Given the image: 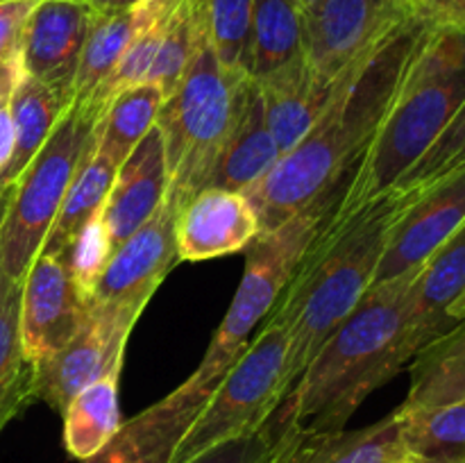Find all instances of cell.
Returning <instances> with one entry per match:
<instances>
[{
  "mask_svg": "<svg viewBox=\"0 0 465 463\" xmlns=\"http://www.w3.org/2000/svg\"><path fill=\"white\" fill-rule=\"evenodd\" d=\"M430 23L409 14L334 82L325 109L295 148L245 191L259 234L275 230L316 200L334 195L375 139Z\"/></svg>",
  "mask_w": 465,
  "mask_h": 463,
  "instance_id": "6da1fadb",
  "label": "cell"
},
{
  "mask_svg": "<svg viewBox=\"0 0 465 463\" xmlns=\"http://www.w3.org/2000/svg\"><path fill=\"white\" fill-rule=\"evenodd\" d=\"M418 272L372 284L300 375L282 404L300 434L345 429L368 395L416 357L409 307Z\"/></svg>",
  "mask_w": 465,
  "mask_h": 463,
  "instance_id": "7a4b0ae2",
  "label": "cell"
},
{
  "mask_svg": "<svg viewBox=\"0 0 465 463\" xmlns=\"http://www.w3.org/2000/svg\"><path fill=\"white\" fill-rule=\"evenodd\" d=\"M404 204V195L386 193L352 213H330L300 259L268 316L289 334L291 389L372 286L386 236Z\"/></svg>",
  "mask_w": 465,
  "mask_h": 463,
  "instance_id": "3957f363",
  "label": "cell"
},
{
  "mask_svg": "<svg viewBox=\"0 0 465 463\" xmlns=\"http://www.w3.org/2000/svg\"><path fill=\"white\" fill-rule=\"evenodd\" d=\"M463 103L465 32L431 25L331 213L343 216L384 198L443 134Z\"/></svg>",
  "mask_w": 465,
  "mask_h": 463,
  "instance_id": "277c9868",
  "label": "cell"
},
{
  "mask_svg": "<svg viewBox=\"0 0 465 463\" xmlns=\"http://www.w3.org/2000/svg\"><path fill=\"white\" fill-rule=\"evenodd\" d=\"M198 5V0H195ZM198 44L180 86L163 100L157 123L166 150L168 195L180 209L212 184L250 89L245 73L227 71L213 54L200 16Z\"/></svg>",
  "mask_w": 465,
  "mask_h": 463,
  "instance_id": "5b68a950",
  "label": "cell"
},
{
  "mask_svg": "<svg viewBox=\"0 0 465 463\" xmlns=\"http://www.w3.org/2000/svg\"><path fill=\"white\" fill-rule=\"evenodd\" d=\"M334 207L336 195L316 200L280 227L259 234L250 243L252 248L245 259L239 289L191 379L203 386H216L218 379L230 370L232 363L248 348L254 327L271 316L300 259L304 257Z\"/></svg>",
  "mask_w": 465,
  "mask_h": 463,
  "instance_id": "8992f818",
  "label": "cell"
},
{
  "mask_svg": "<svg viewBox=\"0 0 465 463\" xmlns=\"http://www.w3.org/2000/svg\"><path fill=\"white\" fill-rule=\"evenodd\" d=\"M95 123L80 109H68L44 148L7 189L0 218V280L23 284L89 148Z\"/></svg>",
  "mask_w": 465,
  "mask_h": 463,
  "instance_id": "52a82bcc",
  "label": "cell"
},
{
  "mask_svg": "<svg viewBox=\"0 0 465 463\" xmlns=\"http://www.w3.org/2000/svg\"><path fill=\"white\" fill-rule=\"evenodd\" d=\"M289 334L280 322L268 320L218 379L207 404L198 413L171 463H189L207 449L262 429L289 395Z\"/></svg>",
  "mask_w": 465,
  "mask_h": 463,
  "instance_id": "ba28073f",
  "label": "cell"
},
{
  "mask_svg": "<svg viewBox=\"0 0 465 463\" xmlns=\"http://www.w3.org/2000/svg\"><path fill=\"white\" fill-rule=\"evenodd\" d=\"M141 309L118 302H95L77 334L53 357L35 366V399L62 416L71 399L109 372L123 370L127 339Z\"/></svg>",
  "mask_w": 465,
  "mask_h": 463,
  "instance_id": "9c48e42d",
  "label": "cell"
},
{
  "mask_svg": "<svg viewBox=\"0 0 465 463\" xmlns=\"http://www.w3.org/2000/svg\"><path fill=\"white\" fill-rule=\"evenodd\" d=\"M407 0H318L302 12V54L313 75L334 84L404 16Z\"/></svg>",
  "mask_w": 465,
  "mask_h": 463,
  "instance_id": "30bf717a",
  "label": "cell"
},
{
  "mask_svg": "<svg viewBox=\"0 0 465 463\" xmlns=\"http://www.w3.org/2000/svg\"><path fill=\"white\" fill-rule=\"evenodd\" d=\"M89 291L80 284L68 252H39L21 286L18 330L27 361L39 363L64 348L91 311Z\"/></svg>",
  "mask_w": 465,
  "mask_h": 463,
  "instance_id": "8fae6325",
  "label": "cell"
},
{
  "mask_svg": "<svg viewBox=\"0 0 465 463\" xmlns=\"http://www.w3.org/2000/svg\"><path fill=\"white\" fill-rule=\"evenodd\" d=\"M391 225L372 284L418 272L465 221V163L416 193Z\"/></svg>",
  "mask_w": 465,
  "mask_h": 463,
  "instance_id": "7c38bea8",
  "label": "cell"
},
{
  "mask_svg": "<svg viewBox=\"0 0 465 463\" xmlns=\"http://www.w3.org/2000/svg\"><path fill=\"white\" fill-rule=\"evenodd\" d=\"M177 216L180 204L166 193L157 212L109 254L91 298L95 302L130 304L143 311L163 277L180 261Z\"/></svg>",
  "mask_w": 465,
  "mask_h": 463,
  "instance_id": "4fadbf2b",
  "label": "cell"
},
{
  "mask_svg": "<svg viewBox=\"0 0 465 463\" xmlns=\"http://www.w3.org/2000/svg\"><path fill=\"white\" fill-rule=\"evenodd\" d=\"M94 16V7L82 0H39L23 27V71L57 91L68 104Z\"/></svg>",
  "mask_w": 465,
  "mask_h": 463,
  "instance_id": "5bb4252c",
  "label": "cell"
},
{
  "mask_svg": "<svg viewBox=\"0 0 465 463\" xmlns=\"http://www.w3.org/2000/svg\"><path fill=\"white\" fill-rule=\"evenodd\" d=\"M213 386L189 379L171 395L123 422L118 434L82 463H171L182 436L198 418Z\"/></svg>",
  "mask_w": 465,
  "mask_h": 463,
  "instance_id": "9a60e30c",
  "label": "cell"
},
{
  "mask_svg": "<svg viewBox=\"0 0 465 463\" xmlns=\"http://www.w3.org/2000/svg\"><path fill=\"white\" fill-rule=\"evenodd\" d=\"M257 236V212L239 191L204 186L177 216L180 261H207L241 252Z\"/></svg>",
  "mask_w": 465,
  "mask_h": 463,
  "instance_id": "2e32d148",
  "label": "cell"
},
{
  "mask_svg": "<svg viewBox=\"0 0 465 463\" xmlns=\"http://www.w3.org/2000/svg\"><path fill=\"white\" fill-rule=\"evenodd\" d=\"M166 150L162 132L154 125L121 163L100 212L112 252L157 212L159 204L166 200Z\"/></svg>",
  "mask_w": 465,
  "mask_h": 463,
  "instance_id": "e0dca14e",
  "label": "cell"
},
{
  "mask_svg": "<svg viewBox=\"0 0 465 463\" xmlns=\"http://www.w3.org/2000/svg\"><path fill=\"white\" fill-rule=\"evenodd\" d=\"M252 82L262 98L266 125L280 150V157L295 148L312 130L334 89V84H325L313 75L304 62V54Z\"/></svg>",
  "mask_w": 465,
  "mask_h": 463,
  "instance_id": "ac0fdd59",
  "label": "cell"
},
{
  "mask_svg": "<svg viewBox=\"0 0 465 463\" xmlns=\"http://www.w3.org/2000/svg\"><path fill=\"white\" fill-rule=\"evenodd\" d=\"M465 291V221L452 236L422 263L411 286L409 336L416 354L452 330L457 322L450 307Z\"/></svg>",
  "mask_w": 465,
  "mask_h": 463,
  "instance_id": "d6986e66",
  "label": "cell"
},
{
  "mask_svg": "<svg viewBox=\"0 0 465 463\" xmlns=\"http://www.w3.org/2000/svg\"><path fill=\"white\" fill-rule=\"evenodd\" d=\"M409 461L402 440L400 413L361 429L300 434L286 449L282 463H404Z\"/></svg>",
  "mask_w": 465,
  "mask_h": 463,
  "instance_id": "ffe728a7",
  "label": "cell"
},
{
  "mask_svg": "<svg viewBox=\"0 0 465 463\" xmlns=\"http://www.w3.org/2000/svg\"><path fill=\"white\" fill-rule=\"evenodd\" d=\"M277 162H280V150L266 125L257 86L250 80L243 109H241L230 139H227L209 186L245 193L257 182H262L275 168Z\"/></svg>",
  "mask_w": 465,
  "mask_h": 463,
  "instance_id": "44dd1931",
  "label": "cell"
},
{
  "mask_svg": "<svg viewBox=\"0 0 465 463\" xmlns=\"http://www.w3.org/2000/svg\"><path fill=\"white\" fill-rule=\"evenodd\" d=\"M157 3L159 0H148V3L121 9V12H95L89 34H86L84 48H82L80 64H77L71 109L86 112L91 100L95 98L100 86L112 75L125 48L134 39L145 18L157 7Z\"/></svg>",
  "mask_w": 465,
  "mask_h": 463,
  "instance_id": "7402d4cb",
  "label": "cell"
},
{
  "mask_svg": "<svg viewBox=\"0 0 465 463\" xmlns=\"http://www.w3.org/2000/svg\"><path fill=\"white\" fill-rule=\"evenodd\" d=\"M118 166L95 150V127L80 166L75 168L57 218L45 236L41 252H68L91 221L100 216L112 191Z\"/></svg>",
  "mask_w": 465,
  "mask_h": 463,
  "instance_id": "603a6c76",
  "label": "cell"
},
{
  "mask_svg": "<svg viewBox=\"0 0 465 463\" xmlns=\"http://www.w3.org/2000/svg\"><path fill=\"white\" fill-rule=\"evenodd\" d=\"M68 109L71 104L57 91L32 80L23 71L12 98L14 150L7 166L0 172V189H9L18 180Z\"/></svg>",
  "mask_w": 465,
  "mask_h": 463,
  "instance_id": "cb8c5ba5",
  "label": "cell"
},
{
  "mask_svg": "<svg viewBox=\"0 0 465 463\" xmlns=\"http://www.w3.org/2000/svg\"><path fill=\"white\" fill-rule=\"evenodd\" d=\"M465 398V318L413 357L411 386L398 409L440 407Z\"/></svg>",
  "mask_w": 465,
  "mask_h": 463,
  "instance_id": "d4e9b609",
  "label": "cell"
},
{
  "mask_svg": "<svg viewBox=\"0 0 465 463\" xmlns=\"http://www.w3.org/2000/svg\"><path fill=\"white\" fill-rule=\"evenodd\" d=\"M118 379L121 370L100 377L82 389L62 413L64 448L77 461H86L98 454L121 429Z\"/></svg>",
  "mask_w": 465,
  "mask_h": 463,
  "instance_id": "484cf974",
  "label": "cell"
},
{
  "mask_svg": "<svg viewBox=\"0 0 465 463\" xmlns=\"http://www.w3.org/2000/svg\"><path fill=\"white\" fill-rule=\"evenodd\" d=\"M302 57V9L291 0H254L245 75L250 80Z\"/></svg>",
  "mask_w": 465,
  "mask_h": 463,
  "instance_id": "4316f807",
  "label": "cell"
},
{
  "mask_svg": "<svg viewBox=\"0 0 465 463\" xmlns=\"http://www.w3.org/2000/svg\"><path fill=\"white\" fill-rule=\"evenodd\" d=\"M163 100L166 95L153 82H141L121 91L95 123V150L121 168L132 150L154 127Z\"/></svg>",
  "mask_w": 465,
  "mask_h": 463,
  "instance_id": "83f0119b",
  "label": "cell"
},
{
  "mask_svg": "<svg viewBox=\"0 0 465 463\" xmlns=\"http://www.w3.org/2000/svg\"><path fill=\"white\" fill-rule=\"evenodd\" d=\"M21 286L0 280V434L35 402V366L23 352L18 330Z\"/></svg>",
  "mask_w": 465,
  "mask_h": 463,
  "instance_id": "f1b7e54d",
  "label": "cell"
},
{
  "mask_svg": "<svg viewBox=\"0 0 465 463\" xmlns=\"http://www.w3.org/2000/svg\"><path fill=\"white\" fill-rule=\"evenodd\" d=\"M402 440L416 463H465V398L430 409L402 411Z\"/></svg>",
  "mask_w": 465,
  "mask_h": 463,
  "instance_id": "f546056e",
  "label": "cell"
},
{
  "mask_svg": "<svg viewBox=\"0 0 465 463\" xmlns=\"http://www.w3.org/2000/svg\"><path fill=\"white\" fill-rule=\"evenodd\" d=\"M204 34L223 68L245 73L254 0H198Z\"/></svg>",
  "mask_w": 465,
  "mask_h": 463,
  "instance_id": "4dcf8cb0",
  "label": "cell"
},
{
  "mask_svg": "<svg viewBox=\"0 0 465 463\" xmlns=\"http://www.w3.org/2000/svg\"><path fill=\"white\" fill-rule=\"evenodd\" d=\"M198 5L195 0H182L173 12L171 23L166 27L162 45L157 50L153 68L148 73V80L163 91V95H171L180 86L191 59H193L195 44H198Z\"/></svg>",
  "mask_w": 465,
  "mask_h": 463,
  "instance_id": "1f68e13d",
  "label": "cell"
},
{
  "mask_svg": "<svg viewBox=\"0 0 465 463\" xmlns=\"http://www.w3.org/2000/svg\"><path fill=\"white\" fill-rule=\"evenodd\" d=\"M295 436L298 429L286 420L280 407L254 434L216 445L189 463H282Z\"/></svg>",
  "mask_w": 465,
  "mask_h": 463,
  "instance_id": "d6a6232c",
  "label": "cell"
},
{
  "mask_svg": "<svg viewBox=\"0 0 465 463\" xmlns=\"http://www.w3.org/2000/svg\"><path fill=\"white\" fill-rule=\"evenodd\" d=\"M461 163H465V103L452 123L445 127L443 134L434 141V145L400 177V182L389 193H416Z\"/></svg>",
  "mask_w": 465,
  "mask_h": 463,
  "instance_id": "836d02e7",
  "label": "cell"
},
{
  "mask_svg": "<svg viewBox=\"0 0 465 463\" xmlns=\"http://www.w3.org/2000/svg\"><path fill=\"white\" fill-rule=\"evenodd\" d=\"M109 254H112V243H109L103 218L98 216L95 221H91L89 225H86V230L82 232L80 239H77L75 243H73V248L68 250L73 272H75L80 284L84 286L89 293L94 291V284L98 281Z\"/></svg>",
  "mask_w": 465,
  "mask_h": 463,
  "instance_id": "e575fe53",
  "label": "cell"
},
{
  "mask_svg": "<svg viewBox=\"0 0 465 463\" xmlns=\"http://www.w3.org/2000/svg\"><path fill=\"white\" fill-rule=\"evenodd\" d=\"M23 75L21 50L14 57L0 62V172L7 166L14 150V121H12V98Z\"/></svg>",
  "mask_w": 465,
  "mask_h": 463,
  "instance_id": "d590c367",
  "label": "cell"
},
{
  "mask_svg": "<svg viewBox=\"0 0 465 463\" xmlns=\"http://www.w3.org/2000/svg\"><path fill=\"white\" fill-rule=\"evenodd\" d=\"M39 0H12L0 5V62L21 50L23 27Z\"/></svg>",
  "mask_w": 465,
  "mask_h": 463,
  "instance_id": "8d00e7d4",
  "label": "cell"
},
{
  "mask_svg": "<svg viewBox=\"0 0 465 463\" xmlns=\"http://www.w3.org/2000/svg\"><path fill=\"white\" fill-rule=\"evenodd\" d=\"M413 16L434 27L465 32V0H407Z\"/></svg>",
  "mask_w": 465,
  "mask_h": 463,
  "instance_id": "74e56055",
  "label": "cell"
},
{
  "mask_svg": "<svg viewBox=\"0 0 465 463\" xmlns=\"http://www.w3.org/2000/svg\"><path fill=\"white\" fill-rule=\"evenodd\" d=\"M148 0H89V5L94 7V12L107 14V12H121V9L136 7V5H143Z\"/></svg>",
  "mask_w": 465,
  "mask_h": 463,
  "instance_id": "f35d334b",
  "label": "cell"
},
{
  "mask_svg": "<svg viewBox=\"0 0 465 463\" xmlns=\"http://www.w3.org/2000/svg\"><path fill=\"white\" fill-rule=\"evenodd\" d=\"M448 316L452 318L454 322H459V320H463L465 318V291L461 295H459L457 298V302L452 304V307H450V311H448Z\"/></svg>",
  "mask_w": 465,
  "mask_h": 463,
  "instance_id": "ab89813d",
  "label": "cell"
},
{
  "mask_svg": "<svg viewBox=\"0 0 465 463\" xmlns=\"http://www.w3.org/2000/svg\"><path fill=\"white\" fill-rule=\"evenodd\" d=\"M291 3H295L300 9H302V12H307V9L313 7V5H316L318 0H291Z\"/></svg>",
  "mask_w": 465,
  "mask_h": 463,
  "instance_id": "60d3db41",
  "label": "cell"
},
{
  "mask_svg": "<svg viewBox=\"0 0 465 463\" xmlns=\"http://www.w3.org/2000/svg\"><path fill=\"white\" fill-rule=\"evenodd\" d=\"M5 200H7V191H5L3 198H0V218H3V212H5Z\"/></svg>",
  "mask_w": 465,
  "mask_h": 463,
  "instance_id": "b9f144b4",
  "label": "cell"
},
{
  "mask_svg": "<svg viewBox=\"0 0 465 463\" xmlns=\"http://www.w3.org/2000/svg\"><path fill=\"white\" fill-rule=\"evenodd\" d=\"M5 191H7V189H0V198H3V193H5Z\"/></svg>",
  "mask_w": 465,
  "mask_h": 463,
  "instance_id": "7bdbcfd3",
  "label": "cell"
},
{
  "mask_svg": "<svg viewBox=\"0 0 465 463\" xmlns=\"http://www.w3.org/2000/svg\"><path fill=\"white\" fill-rule=\"evenodd\" d=\"M3 3H12V0H0V5H3Z\"/></svg>",
  "mask_w": 465,
  "mask_h": 463,
  "instance_id": "ee69618b",
  "label": "cell"
},
{
  "mask_svg": "<svg viewBox=\"0 0 465 463\" xmlns=\"http://www.w3.org/2000/svg\"><path fill=\"white\" fill-rule=\"evenodd\" d=\"M404 463H416V461H411V458H409V461H404Z\"/></svg>",
  "mask_w": 465,
  "mask_h": 463,
  "instance_id": "f6af8a7d",
  "label": "cell"
},
{
  "mask_svg": "<svg viewBox=\"0 0 465 463\" xmlns=\"http://www.w3.org/2000/svg\"><path fill=\"white\" fill-rule=\"evenodd\" d=\"M82 3H89V0H82Z\"/></svg>",
  "mask_w": 465,
  "mask_h": 463,
  "instance_id": "bcb514c9",
  "label": "cell"
}]
</instances>
